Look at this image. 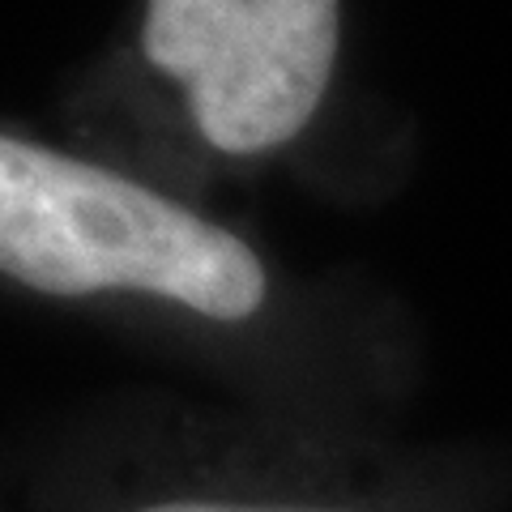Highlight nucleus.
<instances>
[{"label":"nucleus","mask_w":512,"mask_h":512,"mask_svg":"<svg viewBox=\"0 0 512 512\" xmlns=\"http://www.w3.org/2000/svg\"><path fill=\"white\" fill-rule=\"evenodd\" d=\"M141 512H316V508H235V504H197V500H184V504H154V508H141Z\"/></svg>","instance_id":"7ed1b4c3"},{"label":"nucleus","mask_w":512,"mask_h":512,"mask_svg":"<svg viewBox=\"0 0 512 512\" xmlns=\"http://www.w3.org/2000/svg\"><path fill=\"white\" fill-rule=\"evenodd\" d=\"M0 265L43 295L120 286L214 320H244L265 299L244 239L116 171L18 137L0 141Z\"/></svg>","instance_id":"f257e3e1"},{"label":"nucleus","mask_w":512,"mask_h":512,"mask_svg":"<svg viewBox=\"0 0 512 512\" xmlns=\"http://www.w3.org/2000/svg\"><path fill=\"white\" fill-rule=\"evenodd\" d=\"M141 47L184 82L210 146L256 154L291 141L325 99L338 0H146Z\"/></svg>","instance_id":"f03ea898"}]
</instances>
